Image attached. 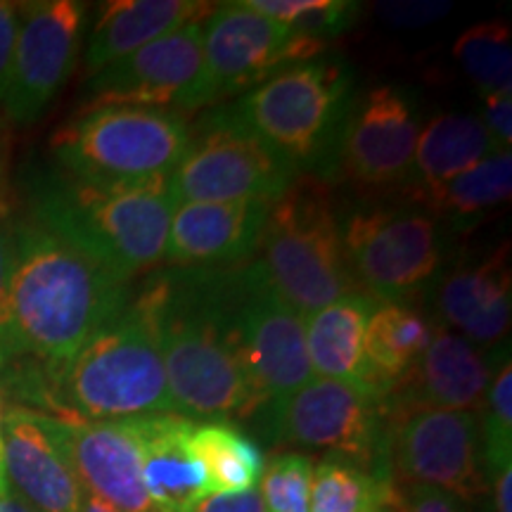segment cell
<instances>
[{"mask_svg": "<svg viewBox=\"0 0 512 512\" xmlns=\"http://www.w3.org/2000/svg\"><path fill=\"white\" fill-rule=\"evenodd\" d=\"M297 166L254 133L235 110H219L190 133L169 176V195L183 202H275L294 183Z\"/></svg>", "mask_w": 512, "mask_h": 512, "instance_id": "obj_8", "label": "cell"}, {"mask_svg": "<svg viewBox=\"0 0 512 512\" xmlns=\"http://www.w3.org/2000/svg\"><path fill=\"white\" fill-rule=\"evenodd\" d=\"M0 512H34L27 503L19 498L15 491L8 489L5 494H0Z\"/></svg>", "mask_w": 512, "mask_h": 512, "instance_id": "obj_41", "label": "cell"}, {"mask_svg": "<svg viewBox=\"0 0 512 512\" xmlns=\"http://www.w3.org/2000/svg\"><path fill=\"white\" fill-rule=\"evenodd\" d=\"M494 152L491 136L475 114H437L420 128L408 183H413L422 197L470 171Z\"/></svg>", "mask_w": 512, "mask_h": 512, "instance_id": "obj_25", "label": "cell"}, {"mask_svg": "<svg viewBox=\"0 0 512 512\" xmlns=\"http://www.w3.org/2000/svg\"><path fill=\"white\" fill-rule=\"evenodd\" d=\"M190 451L202 465L211 494H240L259 486L264 472L261 448L226 420L195 422Z\"/></svg>", "mask_w": 512, "mask_h": 512, "instance_id": "obj_27", "label": "cell"}, {"mask_svg": "<svg viewBox=\"0 0 512 512\" xmlns=\"http://www.w3.org/2000/svg\"><path fill=\"white\" fill-rule=\"evenodd\" d=\"M387 467L396 486H432L460 501L489 489L479 415L446 408H401L387 422Z\"/></svg>", "mask_w": 512, "mask_h": 512, "instance_id": "obj_11", "label": "cell"}, {"mask_svg": "<svg viewBox=\"0 0 512 512\" xmlns=\"http://www.w3.org/2000/svg\"><path fill=\"white\" fill-rule=\"evenodd\" d=\"M79 512H119V510H117V508H112V505L102 503L100 498H95V496L86 494V491H83Z\"/></svg>", "mask_w": 512, "mask_h": 512, "instance_id": "obj_42", "label": "cell"}, {"mask_svg": "<svg viewBox=\"0 0 512 512\" xmlns=\"http://www.w3.org/2000/svg\"><path fill=\"white\" fill-rule=\"evenodd\" d=\"M238 271L159 275L138 294L155 320L174 413L204 422L259 411L235 335Z\"/></svg>", "mask_w": 512, "mask_h": 512, "instance_id": "obj_1", "label": "cell"}, {"mask_svg": "<svg viewBox=\"0 0 512 512\" xmlns=\"http://www.w3.org/2000/svg\"><path fill=\"white\" fill-rule=\"evenodd\" d=\"M271 430L285 444L328 451L380 479L387 467L384 399L354 382L313 377L287 399L271 403Z\"/></svg>", "mask_w": 512, "mask_h": 512, "instance_id": "obj_10", "label": "cell"}, {"mask_svg": "<svg viewBox=\"0 0 512 512\" xmlns=\"http://www.w3.org/2000/svg\"><path fill=\"white\" fill-rule=\"evenodd\" d=\"M55 418L126 420L174 413L152 313L136 297L53 375Z\"/></svg>", "mask_w": 512, "mask_h": 512, "instance_id": "obj_4", "label": "cell"}, {"mask_svg": "<svg viewBox=\"0 0 512 512\" xmlns=\"http://www.w3.org/2000/svg\"><path fill=\"white\" fill-rule=\"evenodd\" d=\"M494 489V508L496 512H512V463L501 467L489 479Z\"/></svg>", "mask_w": 512, "mask_h": 512, "instance_id": "obj_40", "label": "cell"}, {"mask_svg": "<svg viewBox=\"0 0 512 512\" xmlns=\"http://www.w3.org/2000/svg\"><path fill=\"white\" fill-rule=\"evenodd\" d=\"M482 124L491 136L496 152L510 150L512 143V91H498L484 95Z\"/></svg>", "mask_w": 512, "mask_h": 512, "instance_id": "obj_37", "label": "cell"}, {"mask_svg": "<svg viewBox=\"0 0 512 512\" xmlns=\"http://www.w3.org/2000/svg\"><path fill=\"white\" fill-rule=\"evenodd\" d=\"M233 323L259 408L287 399L313 380L306 318L273 292L256 261L235 278Z\"/></svg>", "mask_w": 512, "mask_h": 512, "instance_id": "obj_13", "label": "cell"}, {"mask_svg": "<svg viewBox=\"0 0 512 512\" xmlns=\"http://www.w3.org/2000/svg\"><path fill=\"white\" fill-rule=\"evenodd\" d=\"M351 81L347 64L299 62L252 88L235 112L297 171H313L337 157L351 107Z\"/></svg>", "mask_w": 512, "mask_h": 512, "instance_id": "obj_7", "label": "cell"}, {"mask_svg": "<svg viewBox=\"0 0 512 512\" xmlns=\"http://www.w3.org/2000/svg\"><path fill=\"white\" fill-rule=\"evenodd\" d=\"M140 456V479L157 512H188L209 496L202 465L190 451L195 420L178 413L128 418Z\"/></svg>", "mask_w": 512, "mask_h": 512, "instance_id": "obj_21", "label": "cell"}, {"mask_svg": "<svg viewBox=\"0 0 512 512\" xmlns=\"http://www.w3.org/2000/svg\"><path fill=\"white\" fill-rule=\"evenodd\" d=\"M10 273H12V230L8 209L0 202V363L8 356L10 332Z\"/></svg>", "mask_w": 512, "mask_h": 512, "instance_id": "obj_35", "label": "cell"}, {"mask_svg": "<svg viewBox=\"0 0 512 512\" xmlns=\"http://www.w3.org/2000/svg\"><path fill=\"white\" fill-rule=\"evenodd\" d=\"M202 72V19L176 29L93 74L88 107L126 105L185 110Z\"/></svg>", "mask_w": 512, "mask_h": 512, "instance_id": "obj_17", "label": "cell"}, {"mask_svg": "<svg viewBox=\"0 0 512 512\" xmlns=\"http://www.w3.org/2000/svg\"><path fill=\"white\" fill-rule=\"evenodd\" d=\"M510 354L489 356L470 339L446 328H434L420 361L387 396L399 394L392 411L401 408H446L477 413L498 366Z\"/></svg>", "mask_w": 512, "mask_h": 512, "instance_id": "obj_18", "label": "cell"}, {"mask_svg": "<svg viewBox=\"0 0 512 512\" xmlns=\"http://www.w3.org/2000/svg\"><path fill=\"white\" fill-rule=\"evenodd\" d=\"M256 249L266 283L304 318L347 297L356 283L342 223L320 183H292L271 204Z\"/></svg>", "mask_w": 512, "mask_h": 512, "instance_id": "obj_5", "label": "cell"}, {"mask_svg": "<svg viewBox=\"0 0 512 512\" xmlns=\"http://www.w3.org/2000/svg\"><path fill=\"white\" fill-rule=\"evenodd\" d=\"M375 306L377 299L370 294L351 292L306 316V351L313 377L354 382L375 392L363 351L368 318Z\"/></svg>", "mask_w": 512, "mask_h": 512, "instance_id": "obj_24", "label": "cell"}, {"mask_svg": "<svg viewBox=\"0 0 512 512\" xmlns=\"http://www.w3.org/2000/svg\"><path fill=\"white\" fill-rule=\"evenodd\" d=\"M3 460L10 489L34 512H79L83 489L31 408L3 418Z\"/></svg>", "mask_w": 512, "mask_h": 512, "instance_id": "obj_20", "label": "cell"}, {"mask_svg": "<svg viewBox=\"0 0 512 512\" xmlns=\"http://www.w3.org/2000/svg\"><path fill=\"white\" fill-rule=\"evenodd\" d=\"M86 8L76 0H36L19 5L15 53L3 105L19 126L46 112L79 55Z\"/></svg>", "mask_w": 512, "mask_h": 512, "instance_id": "obj_14", "label": "cell"}, {"mask_svg": "<svg viewBox=\"0 0 512 512\" xmlns=\"http://www.w3.org/2000/svg\"><path fill=\"white\" fill-rule=\"evenodd\" d=\"M313 460L306 453H275L264 463L259 494L266 512H309Z\"/></svg>", "mask_w": 512, "mask_h": 512, "instance_id": "obj_33", "label": "cell"}, {"mask_svg": "<svg viewBox=\"0 0 512 512\" xmlns=\"http://www.w3.org/2000/svg\"><path fill=\"white\" fill-rule=\"evenodd\" d=\"M434 328L420 311L401 302H377L366 328V363L373 389L382 399L420 361Z\"/></svg>", "mask_w": 512, "mask_h": 512, "instance_id": "obj_26", "label": "cell"}, {"mask_svg": "<svg viewBox=\"0 0 512 512\" xmlns=\"http://www.w3.org/2000/svg\"><path fill=\"white\" fill-rule=\"evenodd\" d=\"M380 512H396V510H389V508H387V510H380Z\"/></svg>", "mask_w": 512, "mask_h": 512, "instance_id": "obj_44", "label": "cell"}, {"mask_svg": "<svg viewBox=\"0 0 512 512\" xmlns=\"http://www.w3.org/2000/svg\"><path fill=\"white\" fill-rule=\"evenodd\" d=\"M188 512H266L259 486L240 494H211L197 501Z\"/></svg>", "mask_w": 512, "mask_h": 512, "instance_id": "obj_38", "label": "cell"}, {"mask_svg": "<svg viewBox=\"0 0 512 512\" xmlns=\"http://www.w3.org/2000/svg\"><path fill=\"white\" fill-rule=\"evenodd\" d=\"M482 448L486 475H494L501 467L512 463V368L510 358L498 366L489 392L482 403Z\"/></svg>", "mask_w": 512, "mask_h": 512, "instance_id": "obj_31", "label": "cell"}, {"mask_svg": "<svg viewBox=\"0 0 512 512\" xmlns=\"http://www.w3.org/2000/svg\"><path fill=\"white\" fill-rule=\"evenodd\" d=\"M399 508V489L349 460L328 456L313 465L309 512H380Z\"/></svg>", "mask_w": 512, "mask_h": 512, "instance_id": "obj_29", "label": "cell"}, {"mask_svg": "<svg viewBox=\"0 0 512 512\" xmlns=\"http://www.w3.org/2000/svg\"><path fill=\"white\" fill-rule=\"evenodd\" d=\"M512 278L508 247L482 261L460 266L441 285V318L477 347L501 342L510 328Z\"/></svg>", "mask_w": 512, "mask_h": 512, "instance_id": "obj_22", "label": "cell"}, {"mask_svg": "<svg viewBox=\"0 0 512 512\" xmlns=\"http://www.w3.org/2000/svg\"><path fill=\"white\" fill-rule=\"evenodd\" d=\"M273 202L176 204L164 261L171 266L238 264L259 247Z\"/></svg>", "mask_w": 512, "mask_h": 512, "instance_id": "obj_19", "label": "cell"}, {"mask_svg": "<svg viewBox=\"0 0 512 512\" xmlns=\"http://www.w3.org/2000/svg\"><path fill=\"white\" fill-rule=\"evenodd\" d=\"M3 418H5V411H3V403H0V494H5V491L10 489L8 477H5V460H3Z\"/></svg>", "mask_w": 512, "mask_h": 512, "instance_id": "obj_43", "label": "cell"}, {"mask_svg": "<svg viewBox=\"0 0 512 512\" xmlns=\"http://www.w3.org/2000/svg\"><path fill=\"white\" fill-rule=\"evenodd\" d=\"M453 55L484 95L512 91V41L505 22L475 24L458 36Z\"/></svg>", "mask_w": 512, "mask_h": 512, "instance_id": "obj_30", "label": "cell"}, {"mask_svg": "<svg viewBox=\"0 0 512 512\" xmlns=\"http://www.w3.org/2000/svg\"><path fill=\"white\" fill-rule=\"evenodd\" d=\"M211 8L200 0H114L102 5L86 50L88 72L98 74L185 24L200 22Z\"/></svg>", "mask_w": 512, "mask_h": 512, "instance_id": "obj_23", "label": "cell"}, {"mask_svg": "<svg viewBox=\"0 0 512 512\" xmlns=\"http://www.w3.org/2000/svg\"><path fill=\"white\" fill-rule=\"evenodd\" d=\"M17 22H19V5L0 0V102H3L5 88H8L12 53H15Z\"/></svg>", "mask_w": 512, "mask_h": 512, "instance_id": "obj_39", "label": "cell"}, {"mask_svg": "<svg viewBox=\"0 0 512 512\" xmlns=\"http://www.w3.org/2000/svg\"><path fill=\"white\" fill-rule=\"evenodd\" d=\"M320 50V38L290 24L275 22L242 3L219 5L202 19V72L185 110L256 88L280 69L313 60Z\"/></svg>", "mask_w": 512, "mask_h": 512, "instance_id": "obj_9", "label": "cell"}, {"mask_svg": "<svg viewBox=\"0 0 512 512\" xmlns=\"http://www.w3.org/2000/svg\"><path fill=\"white\" fill-rule=\"evenodd\" d=\"M512 192V155L510 150L494 152L472 166L470 171L460 174L441 185V188L422 195L434 214L453 223L456 228H467L472 221L482 219L486 211L501 207L510 200Z\"/></svg>", "mask_w": 512, "mask_h": 512, "instance_id": "obj_28", "label": "cell"}, {"mask_svg": "<svg viewBox=\"0 0 512 512\" xmlns=\"http://www.w3.org/2000/svg\"><path fill=\"white\" fill-rule=\"evenodd\" d=\"M448 10H451V3H444V0H408V3L403 0V3L377 5V15L394 29L427 27L448 15Z\"/></svg>", "mask_w": 512, "mask_h": 512, "instance_id": "obj_34", "label": "cell"}, {"mask_svg": "<svg viewBox=\"0 0 512 512\" xmlns=\"http://www.w3.org/2000/svg\"><path fill=\"white\" fill-rule=\"evenodd\" d=\"M396 489H399L396 512H470L465 501L432 486H396Z\"/></svg>", "mask_w": 512, "mask_h": 512, "instance_id": "obj_36", "label": "cell"}, {"mask_svg": "<svg viewBox=\"0 0 512 512\" xmlns=\"http://www.w3.org/2000/svg\"><path fill=\"white\" fill-rule=\"evenodd\" d=\"M190 140L183 114L157 107H88L53 136L67 176L95 185L164 181Z\"/></svg>", "mask_w": 512, "mask_h": 512, "instance_id": "obj_6", "label": "cell"}, {"mask_svg": "<svg viewBox=\"0 0 512 512\" xmlns=\"http://www.w3.org/2000/svg\"><path fill=\"white\" fill-rule=\"evenodd\" d=\"M351 275L377 302H399L437 273L441 230L418 209L354 211L342 223Z\"/></svg>", "mask_w": 512, "mask_h": 512, "instance_id": "obj_12", "label": "cell"}, {"mask_svg": "<svg viewBox=\"0 0 512 512\" xmlns=\"http://www.w3.org/2000/svg\"><path fill=\"white\" fill-rule=\"evenodd\" d=\"M174 209L169 178L95 185L53 176L38 183L34 195V221L91 256L121 283L162 264Z\"/></svg>", "mask_w": 512, "mask_h": 512, "instance_id": "obj_3", "label": "cell"}, {"mask_svg": "<svg viewBox=\"0 0 512 512\" xmlns=\"http://www.w3.org/2000/svg\"><path fill=\"white\" fill-rule=\"evenodd\" d=\"M128 302V283L38 221L12 230L8 354L60 373Z\"/></svg>", "mask_w": 512, "mask_h": 512, "instance_id": "obj_2", "label": "cell"}, {"mask_svg": "<svg viewBox=\"0 0 512 512\" xmlns=\"http://www.w3.org/2000/svg\"><path fill=\"white\" fill-rule=\"evenodd\" d=\"M242 5L313 38H320L323 31H344L358 12V5L349 0H242Z\"/></svg>", "mask_w": 512, "mask_h": 512, "instance_id": "obj_32", "label": "cell"}, {"mask_svg": "<svg viewBox=\"0 0 512 512\" xmlns=\"http://www.w3.org/2000/svg\"><path fill=\"white\" fill-rule=\"evenodd\" d=\"M420 121L406 91L377 86L349 107L337 159L356 183L389 188L411 178Z\"/></svg>", "mask_w": 512, "mask_h": 512, "instance_id": "obj_16", "label": "cell"}, {"mask_svg": "<svg viewBox=\"0 0 512 512\" xmlns=\"http://www.w3.org/2000/svg\"><path fill=\"white\" fill-rule=\"evenodd\" d=\"M38 415L86 494L119 512H157L140 479L138 444L128 418L79 420Z\"/></svg>", "mask_w": 512, "mask_h": 512, "instance_id": "obj_15", "label": "cell"}]
</instances>
